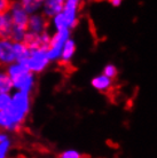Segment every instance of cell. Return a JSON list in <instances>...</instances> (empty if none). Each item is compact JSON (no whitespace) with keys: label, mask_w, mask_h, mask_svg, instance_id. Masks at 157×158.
I'll return each mask as SVG.
<instances>
[{"label":"cell","mask_w":157,"mask_h":158,"mask_svg":"<svg viewBox=\"0 0 157 158\" xmlns=\"http://www.w3.org/2000/svg\"><path fill=\"white\" fill-rule=\"evenodd\" d=\"M0 128L9 131H17L20 127L16 125L7 111H0Z\"/></svg>","instance_id":"7c38bea8"},{"label":"cell","mask_w":157,"mask_h":158,"mask_svg":"<svg viewBox=\"0 0 157 158\" xmlns=\"http://www.w3.org/2000/svg\"><path fill=\"white\" fill-rule=\"evenodd\" d=\"M13 87V81L7 72L0 71V93H9Z\"/></svg>","instance_id":"5bb4252c"},{"label":"cell","mask_w":157,"mask_h":158,"mask_svg":"<svg viewBox=\"0 0 157 158\" xmlns=\"http://www.w3.org/2000/svg\"><path fill=\"white\" fill-rule=\"evenodd\" d=\"M8 76L11 77L13 81V86L17 88L21 92H27L30 93V91L33 87V75L32 72L27 68V65L21 63H15L11 64L7 68Z\"/></svg>","instance_id":"6da1fadb"},{"label":"cell","mask_w":157,"mask_h":158,"mask_svg":"<svg viewBox=\"0 0 157 158\" xmlns=\"http://www.w3.org/2000/svg\"><path fill=\"white\" fill-rule=\"evenodd\" d=\"M111 81L112 79L108 78L104 75H101L92 79V86L100 92H107L111 88Z\"/></svg>","instance_id":"30bf717a"},{"label":"cell","mask_w":157,"mask_h":158,"mask_svg":"<svg viewBox=\"0 0 157 158\" xmlns=\"http://www.w3.org/2000/svg\"><path fill=\"white\" fill-rule=\"evenodd\" d=\"M69 29H61L54 33V36H52L51 45L47 49V56L49 61L51 60H57L61 57L62 49L64 44L69 39Z\"/></svg>","instance_id":"277c9868"},{"label":"cell","mask_w":157,"mask_h":158,"mask_svg":"<svg viewBox=\"0 0 157 158\" xmlns=\"http://www.w3.org/2000/svg\"><path fill=\"white\" fill-rule=\"evenodd\" d=\"M12 4L13 0H0V14H8Z\"/></svg>","instance_id":"d6986e66"},{"label":"cell","mask_w":157,"mask_h":158,"mask_svg":"<svg viewBox=\"0 0 157 158\" xmlns=\"http://www.w3.org/2000/svg\"><path fill=\"white\" fill-rule=\"evenodd\" d=\"M59 158H83V155H80V152L75 149H69L61 152Z\"/></svg>","instance_id":"e0dca14e"},{"label":"cell","mask_w":157,"mask_h":158,"mask_svg":"<svg viewBox=\"0 0 157 158\" xmlns=\"http://www.w3.org/2000/svg\"><path fill=\"white\" fill-rule=\"evenodd\" d=\"M75 49H76V45H75V41L71 39H68L64 44V46H63V49H62V54H61V61H60V63L61 64H66L68 63L69 61L71 60V57L74 56L75 54Z\"/></svg>","instance_id":"8fae6325"},{"label":"cell","mask_w":157,"mask_h":158,"mask_svg":"<svg viewBox=\"0 0 157 158\" xmlns=\"http://www.w3.org/2000/svg\"><path fill=\"white\" fill-rule=\"evenodd\" d=\"M29 106H30V98L29 93L27 92H16L12 96V103L6 111L19 127H21L27 116Z\"/></svg>","instance_id":"7a4b0ae2"},{"label":"cell","mask_w":157,"mask_h":158,"mask_svg":"<svg viewBox=\"0 0 157 158\" xmlns=\"http://www.w3.org/2000/svg\"><path fill=\"white\" fill-rule=\"evenodd\" d=\"M9 19L12 21L13 27L17 29H21L23 31H29V19L30 16L27 13V10L22 7L20 1L13 0L12 7L8 12Z\"/></svg>","instance_id":"3957f363"},{"label":"cell","mask_w":157,"mask_h":158,"mask_svg":"<svg viewBox=\"0 0 157 158\" xmlns=\"http://www.w3.org/2000/svg\"><path fill=\"white\" fill-rule=\"evenodd\" d=\"M9 149H11V141L8 139L4 142H0V158H7Z\"/></svg>","instance_id":"ac0fdd59"},{"label":"cell","mask_w":157,"mask_h":158,"mask_svg":"<svg viewBox=\"0 0 157 158\" xmlns=\"http://www.w3.org/2000/svg\"><path fill=\"white\" fill-rule=\"evenodd\" d=\"M66 5V0H45L44 7V15H46L48 19H54L56 15L63 12V8Z\"/></svg>","instance_id":"ba28073f"},{"label":"cell","mask_w":157,"mask_h":158,"mask_svg":"<svg viewBox=\"0 0 157 158\" xmlns=\"http://www.w3.org/2000/svg\"><path fill=\"white\" fill-rule=\"evenodd\" d=\"M8 139V136L6 134H4V133H1L0 132V142H4V141H6Z\"/></svg>","instance_id":"44dd1931"},{"label":"cell","mask_w":157,"mask_h":158,"mask_svg":"<svg viewBox=\"0 0 157 158\" xmlns=\"http://www.w3.org/2000/svg\"><path fill=\"white\" fill-rule=\"evenodd\" d=\"M12 31V21L8 14H0V39H9Z\"/></svg>","instance_id":"9c48e42d"},{"label":"cell","mask_w":157,"mask_h":158,"mask_svg":"<svg viewBox=\"0 0 157 158\" xmlns=\"http://www.w3.org/2000/svg\"><path fill=\"white\" fill-rule=\"evenodd\" d=\"M12 103V96L9 93H0V111H6Z\"/></svg>","instance_id":"9a60e30c"},{"label":"cell","mask_w":157,"mask_h":158,"mask_svg":"<svg viewBox=\"0 0 157 158\" xmlns=\"http://www.w3.org/2000/svg\"><path fill=\"white\" fill-rule=\"evenodd\" d=\"M49 27V19L44 14H32L29 19V32L41 35L47 32Z\"/></svg>","instance_id":"52a82bcc"},{"label":"cell","mask_w":157,"mask_h":158,"mask_svg":"<svg viewBox=\"0 0 157 158\" xmlns=\"http://www.w3.org/2000/svg\"><path fill=\"white\" fill-rule=\"evenodd\" d=\"M20 2L28 14L32 15V14H36V12L43 6L45 0H20Z\"/></svg>","instance_id":"4fadbf2b"},{"label":"cell","mask_w":157,"mask_h":158,"mask_svg":"<svg viewBox=\"0 0 157 158\" xmlns=\"http://www.w3.org/2000/svg\"><path fill=\"white\" fill-rule=\"evenodd\" d=\"M16 62L15 43L9 39H0V65Z\"/></svg>","instance_id":"8992f818"},{"label":"cell","mask_w":157,"mask_h":158,"mask_svg":"<svg viewBox=\"0 0 157 158\" xmlns=\"http://www.w3.org/2000/svg\"><path fill=\"white\" fill-rule=\"evenodd\" d=\"M122 1L123 0H109V2L112 6H115V7H117V6H119V5L122 4Z\"/></svg>","instance_id":"ffe728a7"},{"label":"cell","mask_w":157,"mask_h":158,"mask_svg":"<svg viewBox=\"0 0 157 158\" xmlns=\"http://www.w3.org/2000/svg\"><path fill=\"white\" fill-rule=\"evenodd\" d=\"M48 62H49V59L47 56V51L32 49L30 51V56L24 65H27V68L31 72H40L45 69Z\"/></svg>","instance_id":"5b68a950"},{"label":"cell","mask_w":157,"mask_h":158,"mask_svg":"<svg viewBox=\"0 0 157 158\" xmlns=\"http://www.w3.org/2000/svg\"><path fill=\"white\" fill-rule=\"evenodd\" d=\"M117 68L115 67V65H112V64H108L104 69H103V75L107 76L108 78L110 79H114L117 77Z\"/></svg>","instance_id":"2e32d148"}]
</instances>
